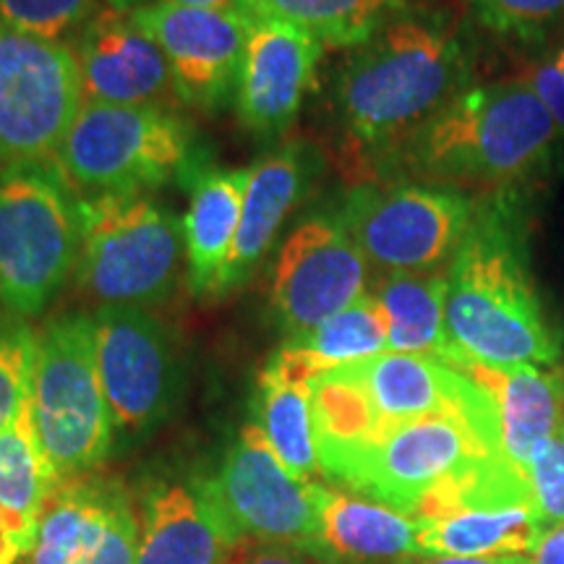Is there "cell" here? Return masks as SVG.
I'll return each mask as SVG.
<instances>
[{
  "mask_svg": "<svg viewBox=\"0 0 564 564\" xmlns=\"http://www.w3.org/2000/svg\"><path fill=\"white\" fill-rule=\"evenodd\" d=\"M449 343L465 366H554L560 335L549 324L531 270V192H486L447 270Z\"/></svg>",
  "mask_w": 564,
  "mask_h": 564,
  "instance_id": "6da1fadb",
  "label": "cell"
},
{
  "mask_svg": "<svg viewBox=\"0 0 564 564\" xmlns=\"http://www.w3.org/2000/svg\"><path fill=\"white\" fill-rule=\"evenodd\" d=\"M470 53L444 13H403L358 45L337 79V110L352 147L387 160L470 87Z\"/></svg>",
  "mask_w": 564,
  "mask_h": 564,
  "instance_id": "7a4b0ae2",
  "label": "cell"
},
{
  "mask_svg": "<svg viewBox=\"0 0 564 564\" xmlns=\"http://www.w3.org/2000/svg\"><path fill=\"white\" fill-rule=\"evenodd\" d=\"M560 139L552 112L525 79L470 84L384 165L444 188L457 183L499 192L541 178Z\"/></svg>",
  "mask_w": 564,
  "mask_h": 564,
  "instance_id": "3957f363",
  "label": "cell"
},
{
  "mask_svg": "<svg viewBox=\"0 0 564 564\" xmlns=\"http://www.w3.org/2000/svg\"><path fill=\"white\" fill-rule=\"evenodd\" d=\"M194 162V133L160 105L84 102L53 160L66 188L95 194H139Z\"/></svg>",
  "mask_w": 564,
  "mask_h": 564,
  "instance_id": "277c9868",
  "label": "cell"
},
{
  "mask_svg": "<svg viewBox=\"0 0 564 564\" xmlns=\"http://www.w3.org/2000/svg\"><path fill=\"white\" fill-rule=\"evenodd\" d=\"M32 413L42 447L63 481L91 474L110 455L116 423L91 316H61L37 335Z\"/></svg>",
  "mask_w": 564,
  "mask_h": 564,
  "instance_id": "5b68a950",
  "label": "cell"
},
{
  "mask_svg": "<svg viewBox=\"0 0 564 564\" xmlns=\"http://www.w3.org/2000/svg\"><path fill=\"white\" fill-rule=\"evenodd\" d=\"M82 228L79 282L105 306L165 299L178 274L183 225L141 194H95L76 202Z\"/></svg>",
  "mask_w": 564,
  "mask_h": 564,
  "instance_id": "8992f818",
  "label": "cell"
},
{
  "mask_svg": "<svg viewBox=\"0 0 564 564\" xmlns=\"http://www.w3.org/2000/svg\"><path fill=\"white\" fill-rule=\"evenodd\" d=\"M79 209L53 167L0 173V303L19 319L40 314L79 264Z\"/></svg>",
  "mask_w": 564,
  "mask_h": 564,
  "instance_id": "52a82bcc",
  "label": "cell"
},
{
  "mask_svg": "<svg viewBox=\"0 0 564 564\" xmlns=\"http://www.w3.org/2000/svg\"><path fill=\"white\" fill-rule=\"evenodd\" d=\"M484 457L494 455L457 415H434L403 423L369 442L319 449L324 476L413 518L436 486Z\"/></svg>",
  "mask_w": 564,
  "mask_h": 564,
  "instance_id": "ba28073f",
  "label": "cell"
},
{
  "mask_svg": "<svg viewBox=\"0 0 564 564\" xmlns=\"http://www.w3.org/2000/svg\"><path fill=\"white\" fill-rule=\"evenodd\" d=\"M337 220L358 249L387 274H429L453 262L474 220V202L444 186H361Z\"/></svg>",
  "mask_w": 564,
  "mask_h": 564,
  "instance_id": "9c48e42d",
  "label": "cell"
},
{
  "mask_svg": "<svg viewBox=\"0 0 564 564\" xmlns=\"http://www.w3.org/2000/svg\"><path fill=\"white\" fill-rule=\"evenodd\" d=\"M84 105L66 42L0 24V165H47Z\"/></svg>",
  "mask_w": 564,
  "mask_h": 564,
  "instance_id": "30bf717a",
  "label": "cell"
},
{
  "mask_svg": "<svg viewBox=\"0 0 564 564\" xmlns=\"http://www.w3.org/2000/svg\"><path fill=\"white\" fill-rule=\"evenodd\" d=\"M243 541L327 556L316 481L293 476L257 423H246L215 476L194 484Z\"/></svg>",
  "mask_w": 564,
  "mask_h": 564,
  "instance_id": "8fae6325",
  "label": "cell"
},
{
  "mask_svg": "<svg viewBox=\"0 0 564 564\" xmlns=\"http://www.w3.org/2000/svg\"><path fill=\"white\" fill-rule=\"evenodd\" d=\"M133 24L165 55L173 91L192 108L215 110L238 87L253 21L228 9H186L165 3L139 6Z\"/></svg>",
  "mask_w": 564,
  "mask_h": 564,
  "instance_id": "7c38bea8",
  "label": "cell"
},
{
  "mask_svg": "<svg viewBox=\"0 0 564 564\" xmlns=\"http://www.w3.org/2000/svg\"><path fill=\"white\" fill-rule=\"evenodd\" d=\"M366 257L333 217H312L282 246L272 312L288 337L312 333L366 295Z\"/></svg>",
  "mask_w": 564,
  "mask_h": 564,
  "instance_id": "4fadbf2b",
  "label": "cell"
},
{
  "mask_svg": "<svg viewBox=\"0 0 564 564\" xmlns=\"http://www.w3.org/2000/svg\"><path fill=\"white\" fill-rule=\"evenodd\" d=\"M91 319L112 423L129 434L147 432L175 400V361L165 329L141 306H102Z\"/></svg>",
  "mask_w": 564,
  "mask_h": 564,
  "instance_id": "5bb4252c",
  "label": "cell"
},
{
  "mask_svg": "<svg viewBox=\"0 0 564 564\" xmlns=\"http://www.w3.org/2000/svg\"><path fill=\"white\" fill-rule=\"evenodd\" d=\"M139 531L121 484L89 474L68 478L42 514L30 564H137Z\"/></svg>",
  "mask_w": 564,
  "mask_h": 564,
  "instance_id": "9a60e30c",
  "label": "cell"
},
{
  "mask_svg": "<svg viewBox=\"0 0 564 564\" xmlns=\"http://www.w3.org/2000/svg\"><path fill=\"white\" fill-rule=\"evenodd\" d=\"M322 40L293 21H253L238 76V118L253 133H280L295 121L316 82Z\"/></svg>",
  "mask_w": 564,
  "mask_h": 564,
  "instance_id": "2e32d148",
  "label": "cell"
},
{
  "mask_svg": "<svg viewBox=\"0 0 564 564\" xmlns=\"http://www.w3.org/2000/svg\"><path fill=\"white\" fill-rule=\"evenodd\" d=\"M84 102L154 105L173 87L165 55L133 24L131 11H97L76 34Z\"/></svg>",
  "mask_w": 564,
  "mask_h": 564,
  "instance_id": "e0dca14e",
  "label": "cell"
},
{
  "mask_svg": "<svg viewBox=\"0 0 564 564\" xmlns=\"http://www.w3.org/2000/svg\"><path fill=\"white\" fill-rule=\"evenodd\" d=\"M243 539L209 497L186 486L154 489L144 505L137 564H241Z\"/></svg>",
  "mask_w": 564,
  "mask_h": 564,
  "instance_id": "ac0fdd59",
  "label": "cell"
},
{
  "mask_svg": "<svg viewBox=\"0 0 564 564\" xmlns=\"http://www.w3.org/2000/svg\"><path fill=\"white\" fill-rule=\"evenodd\" d=\"M497 408L499 457L528 474L533 457L560 434L564 423V373L541 366L489 369L465 366Z\"/></svg>",
  "mask_w": 564,
  "mask_h": 564,
  "instance_id": "d6986e66",
  "label": "cell"
},
{
  "mask_svg": "<svg viewBox=\"0 0 564 564\" xmlns=\"http://www.w3.org/2000/svg\"><path fill=\"white\" fill-rule=\"evenodd\" d=\"M303 188H306V162H303L299 147H285L249 167L241 225H238L230 257L217 280L215 295L241 288L262 264L285 217L301 202Z\"/></svg>",
  "mask_w": 564,
  "mask_h": 564,
  "instance_id": "ffe728a7",
  "label": "cell"
},
{
  "mask_svg": "<svg viewBox=\"0 0 564 564\" xmlns=\"http://www.w3.org/2000/svg\"><path fill=\"white\" fill-rule=\"evenodd\" d=\"M316 505L327 554H340L356 562L421 556L419 518L413 514L322 484L316 489Z\"/></svg>",
  "mask_w": 564,
  "mask_h": 564,
  "instance_id": "44dd1931",
  "label": "cell"
},
{
  "mask_svg": "<svg viewBox=\"0 0 564 564\" xmlns=\"http://www.w3.org/2000/svg\"><path fill=\"white\" fill-rule=\"evenodd\" d=\"M544 539L533 502L463 507L440 518H419L421 556L533 554Z\"/></svg>",
  "mask_w": 564,
  "mask_h": 564,
  "instance_id": "7402d4cb",
  "label": "cell"
},
{
  "mask_svg": "<svg viewBox=\"0 0 564 564\" xmlns=\"http://www.w3.org/2000/svg\"><path fill=\"white\" fill-rule=\"evenodd\" d=\"M249 171H196L192 204L183 217L188 280L196 295H215L217 280L228 262L238 225Z\"/></svg>",
  "mask_w": 564,
  "mask_h": 564,
  "instance_id": "603a6c76",
  "label": "cell"
},
{
  "mask_svg": "<svg viewBox=\"0 0 564 564\" xmlns=\"http://www.w3.org/2000/svg\"><path fill=\"white\" fill-rule=\"evenodd\" d=\"M387 337H390L387 312L377 295L366 293L312 333L288 337L285 345L272 356L270 366L301 382H314L322 373L384 352Z\"/></svg>",
  "mask_w": 564,
  "mask_h": 564,
  "instance_id": "cb8c5ba5",
  "label": "cell"
},
{
  "mask_svg": "<svg viewBox=\"0 0 564 564\" xmlns=\"http://www.w3.org/2000/svg\"><path fill=\"white\" fill-rule=\"evenodd\" d=\"M373 295L390 319L387 350L434 356L460 369V356L449 343L447 319H444L447 274H384Z\"/></svg>",
  "mask_w": 564,
  "mask_h": 564,
  "instance_id": "d4e9b609",
  "label": "cell"
},
{
  "mask_svg": "<svg viewBox=\"0 0 564 564\" xmlns=\"http://www.w3.org/2000/svg\"><path fill=\"white\" fill-rule=\"evenodd\" d=\"M419 0H232L249 21H293L327 47H358Z\"/></svg>",
  "mask_w": 564,
  "mask_h": 564,
  "instance_id": "484cf974",
  "label": "cell"
},
{
  "mask_svg": "<svg viewBox=\"0 0 564 564\" xmlns=\"http://www.w3.org/2000/svg\"><path fill=\"white\" fill-rule=\"evenodd\" d=\"M257 415V426L262 429L274 455L293 476L312 481L316 474H322L312 382H301L267 364L259 377Z\"/></svg>",
  "mask_w": 564,
  "mask_h": 564,
  "instance_id": "4316f807",
  "label": "cell"
},
{
  "mask_svg": "<svg viewBox=\"0 0 564 564\" xmlns=\"http://www.w3.org/2000/svg\"><path fill=\"white\" fill-rule=\"evenodd\" d=\"M63 478L42 447L34 426L32 394L9 426L0 432V507L21 523L40 528L42 514Z\"/></svg>",
  "mask_w": 564,
  "mask_h": 564,
  "instance_id": "83f0119b",
  "label": "cell"
},
{
  "mask_svg": "<svg viewBox=\"0 0 564 564\" xmlns=\"http://www.w3.org/2000/svg\"><path fill=\"white\" fill-rule=\"evenodd\" d=\"M97 13V0H0V24L61 42Z\"/></svg>",
  "mask_w": 564,
  "mask_h": 564,
  "instance_id": "f1b7e54d",
  "label": "cell"
},
{
  "mask_svg": "<svg viewBox=\"0 0 564 564\" xmlns=\"http://www.w3.org/2000/svg\"><path fill=\"white\" fill-rule=\"evenodd\" d=\"M37 335L19 322H0V432L32 394Z\"/></svg>",
  "mask_w": 564,
  "mask_h": 564,
  "instance_id": "f546056e",
  "label": "cell"
},
{
  "mask_svg": "<svg viewBox=\"0 0 564 564\" xmlns=\"http://www.w3.org/2000/svg\"><path fill=\"white\" fill-rule=\"evenodd\" d=\"M486 30L520 42H539L564 13V0H468Z\"/></svg>",
  "mask_w": 564,
  "mask_h": 564,
  "instance_id": "4dcf8cb0",
  "label": "cell"
},
{
  "mask_svg": "<svg viewBox=\"0 0 564 564\" xmlns=\"http://www.w3.org/2000/svg\"><path fill=\"white\" fill-rule=\"evenodd\" d=\"M528 478H531L533 505L539 514L541 531L552 533L554 528L564 525V432L554 436L552 442L533 457L528 465Z\"/></svg>",
  "mask_w": 564,
  "mask_h": 564,
  "instance_id": "1f68e13d",
  "label": "cell"
},
{
  "mask_svg": "<svg viewBox=\"0 0 564 564\" xmlns=\"http://www.w3.org/2000/svg\"><path fill=\"white\" fill-rule=\"evenodd\" d=\"M525 82L531 84L539 100L552 112L556 129H560L564 139V47L541 63H535L531 74L525 76Z\"/></svg>",
  "mask_w": 564,
  "mask_h": 564,
  "instance_id": "d6a6232c",
  "label": "cell"
},
{
  "mask_svg": "<svg viewBox=\"0 0 564 564\" xmlns=\"http://www.w3.org/2000/svg\"><path fill=\"white\" fill-rule=\"evenodd\" d=\"M37 528L21 523L17 514L0 507V564H19L21 556L32 554Z\"/></svg>",
  "mask_w": 564,
  "mask_h": 564,
  "instance_id": "836d02e7",
  "label": "cell"
},
{
  "mask_svg": "<svg viewBox=\"0 0 564 564\" xmlns=\"http://www.w3.org/2000/svg\"><path fill=\"white\" fill-rule=\"evenodd\" d=\"M241 564H314V562H308L306 556L293 552L291 546L262 544V546L253 549V552L246 554Z\"/></svg>",
  "mask_w": 564,
  "mask_h": 564,
  "instance_id": "e575fe53",
  "label": "cell"
},
{
  "mask_svg": "<svg viewBox=\"0 0 564 564\" xmlns=\"http://www.w3.org/2000/svg\"><path fill=\"white\" fill-rule=\"evenodd\" d=\"M531 560L533 564H564V525L554 528L541 539Z\"/></svg>",
  "mask_w": 564,
  "mask_h": 564,
  "instance_id": "d590c367",
  "label": "cell"
},
{
  "mask_svg": "<svg viewBox=\"0 0 564 564\" xmlns=\"http://www.w3.org/2000/svg\"><path fill=\"white\" fill-rule=\"evenodd\" d=\"M423 564H533L528 554H505V556H429Z\"/></svg>",
  "mask_w": 564,
  "mask_h": 564,
  "instance_id": "8d00e7d4",
  "label": "cell"
},
{
  "mask_svg": "<svg viewBox=\"0 0 564 564\" xmlns=\"http://www.w3.org/2000/svg\"><path fill=\"white\" fill-rule=\"evenodd\" d=\"M171 3L186 9H228L232 0H171Z\"/></svg>",
  "mask_w": 564,
  "mask_h": 564,
  "instance_id": "74e56055",
  "label": "cell"
},
{
  "mask_svg": "<svg viewBox=\"0 0 564 564\" xmlns=\"http://www.w3.org/2000/svg\"><path fill=\"white\" fill-rule=\"evenodd\" d=\"M105 3L116 11H133V9H139L141 3H147V0H105Z\"/></svg>",
  "mask_w": 564,
  "mask_h": 564,
  "instance_id": "f35d334b",
  "label": "cell"
},
{
  "mask_svg": "<svg viewBox=\"0 0 564 564\" xmlns=\"http://www.w3.org/2000/svg\"><path fill=\"white\" fill-rule=\"evenodd\" d=\"M562 432H564V423H562Z\"/></svg>",
  "mask_w": 564,
  "mask_h": 564,
  "instance_id": "ab89813d",
  "label": "cell"
}]
</instances>
